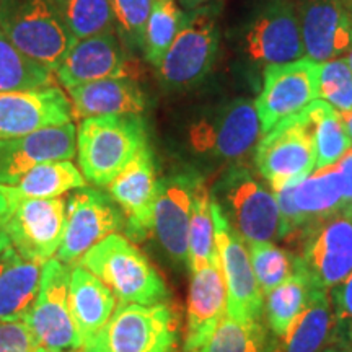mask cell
I'll list each match as a JSON object with an SVG mask.
<instances>
[{
  "label": "cell",
  "instance_id": "1",
  "mask_svg": "<svg viewBox=\"0 0 352 352\" xmlns=\"http://www.w3.org/2000/svg\"><path fill=\"white\" fill-rule=\"evenodd\" d=\"M78 264L98 277L122 305H157L168 298L160 272L121 233H113L88 250Z\"/></svg>",
  "mask_w": 352,
  "mask_h": 352
},
{
  "label": "cell",
  "instance_id": "43",
  "mask_svg": "<svg viewBox=\"0 0 352 352\" xmlns=\"http://www.w3.org/2000/svg\"><path fill=\"white\" fill-rule=\"evenodd\" d=\"M342 120H344L347 134H349V138L352 140V111L347 113V114H342Z\"/></svg>",
  "mask_w": 352,
  "mask_h": 352
},
{
  "label": "cell",
  "instance_id": "13",
  "mask_svg": "<svg viewBox=\"0 0 352 352\" xmlns=\"http://www.w3.org/2000/svg\"><path fill=\"white\" fill-rule=\"evenodd\" d=\"M7 232L13 248L34 263L44 264L54 258L64 236L65 199L7 197Z\"/></svg>",
  "mask_w": 352,
  "mask_h": 352
},
{
  "label": "cell",
  "instance_id": "23",
  "mask_svg": "<svg viewBox=\"0 0 352 352\" xmlns=\"http://www.w3.org/2000/svg\"><path fill=\"white\" fill-rule=\"evenodd\" d=\"M191 274L184 352L201 351L227 315V285L220 263L209 264Z\"/></svg>",
  "mask_w": 352,
  "mask_h": 352
},
{
  "label": "cell",
  "instance_id": "4",
  "mask_svg": "<svg viewBox=\"0 0 352 352\" xmlns=\"http://www.w3.org/2000/svg\"><path fill=\"white\" fill-rule=\"evenodd\" d=\"M178 316L168 303L116 307L80 352H175Z\"/></svg>",
  "mask_w": 352,
  "mask_h": 352
},
{
  "label": "cell",
  "instance_id": "40",
  "mask_svg": "<svg viewBox=\"0 0 352 352\" xmlns=\"http://www.w3.org/2000/svg\"><path fill=\"white\" fill-rule=\"evenodd\" d=\"M36 347L23 321H0V352H36Z\"/></svg>",
  "mask_w": 352,
  "mask_h": 352
},
{
  "label": "cell",
  "instance_id": "14",
  "mask_svg": "<svg viewBox=\"0 0 352 352\" xmlns=\"http://www.w3.org/2000/svg\"><path fill=\"white\" fill-rule=\"evenodd\" d=\"M318 98V64L308 57L287 64L267 65L256 107L266 134L280 121L296 116Z\"/></svg>",
  "mask_w": 352,
  "mask_h": 352
},
{
  "label": "cell",
  "instance_id": "26",
  "mask_svg": "<svg viewBox=\"0 0 352 352\" xmlns=\"http://www.w3.org/2000/svg\"><path fill=\"white\" fill-rule=\"evenodd\" d=\"M43 264L21 256L10 245L0 253V321H23L41 284Z\"/></svg>",
  "mask_w": 352,
  "mask_h": 352
},
{
  "label": "cell",
  "instance_id": "2",
  "mask_svg": "<svg viewBox=\"0 0 352 352\" xmlns=\"http://www.w3.org/2000/svg\"><path fill=\"white\" fill-rule=\"evenodd\" d=\"M145 144L140 116L87 118L77 129L78 168L87 183L108 188Z\"/></svg>",
  "mask_w": 352,
  "mask_h": 352
},
{
  "label": "cell",
  "instance_id": "46",
  "mask_svg": "<svg viewBox=\"0 0 352 352\" xmlns=\"http://www.w3.org/2000/svg\"><path fill=\"white\" fill-rule=\"evenodd\" d=\"M36 352H52V351H47V349H43V347H36Z\"/></svg>",
  "mask_w": 352,
  "mask_h": 352
},
{
  "label": "cell",
  "instance_id": "48",
  "mask_svg": "<svg viewBox=\"0 0 352 352\" xmlns=\"http://www.w3.org/2000/svg\"><path fill=\"white\" fill-rule=\"evenodd\" d=\"M0 2H2V0H0Z\"/></svg>",
  "mask_w": 352,
  "mask_h": 352
},
{
  "label": "cell",
  "instance_id": "20",
  "mask_svg": "<svg viewBox=\"0 0 352 352\" xmlns=\"http://www.w3.org/2000/svg\"><path fill=\"white\" fill-rule=\"evenodd\" d=\"M72 118V103L57 85L0 94V139L69 124Z\"/></svg>",
  "mask_w": 352,
  "mask_h": 352
},
{
  "label": "cell",
  "instance_id": "47",
  "mask_svg": "<svg viewBox=\"0 0 352 352\" xmlns=\"http://www.w3.org/2000/svg\"><path fill=\"white\" fill-rule=\"evenodd\" d=\"M197 352H201V351H197Z\"/></svg>",
  "mask_w": 352,
  "mask_h": 352
},
{
  "label": "cell",
  "instance_id": "21",
  "mask_svg": "<svg viewBox=\"0 0 352 352\" xmlns=\"http://www.w3.org/2000/svg\"><path fill=\"white\" fill-rule=\"evenodd\" d=\"M298 10L305 57L316 64L346 57L352 46V8L346 0H303Z\"/></svg>",
  "mask_w": 352,
  "mask_h": 352
},
{
  "label": "cell",
  "instance_id": "16",
  "mask_svg": "<svg viewBox=\"0 0 352 352\" xmlns=\"http://www.w3.org/2000/svg\"><path fill=\"white\" fill-rule=\"evenodd\" d=\"M158 178L147 144L126 168L108 184V195L124 215V230L131 241H144L153 232Z\"/></svg>",
  "mask_w": 352,
  "mask_h": 352
},
{
  "label": "cell",
  "instance_id": "19",
  "mask_svg": "<svg viewBox=\"0 0 352 352\" xmlns=\"http://www.w3.org/2000/svg\"><path fill=\"white\" fill-rule=\"evenodd\" d=\"M76 153L77 127L74 122L44 127L20 138L0 139V186H13L34 166L72 160Z\"/></svg>",
  "mask_w": 352,
  "mask_h": 352
},
{
  "label": "cell",
  "instance_id": "9",
  "mask_svg": "<svg viewBox=\"0 0 352 352\" xmlns=\"http://www.w3.org/2000/svg\"><path fill=\"white\" fill-rule=\"evenodd\" d=\"M223 214L246 243L271 241L279 235L280 212L276 196L246 166H233L220 179Z\"/></svg>",
  "mask_w": 352,
  "mask_h": 352
},
{
  "label": "cell",
  "instance_id": "32",
  "mask_svg": "<svg viewBox=\"0 0 352 352\" xmlns=\"http://www.w3.org/2000/svg\"><path fill=\"white\" fill-rule=\"evenodd\" d=\"M51 85H56L54 72L21 52L0 28V94Z\"/></svg>",
  "mask_w": 352,
  "mask_h": 352
},
{
  "label": "cell",
  "instance_id": "5",
  "mask_svg": "<svg viewBox=\"0 0 352 352\" xmlns=\"http://www.w3.org/2000/svg\"><path fill=\"white\" fill-rule=\"evenodd\" d=\"M261 134L254 101L236 98L201 114L189 126L188 144L206 160L235 162L258 145Z\"/></svg>",
  "mask_w": 352,
  "mask_h": 352
},
{
  "label": "cell",
  "instance_id": "37",
  "mask_svg": "<svg viewBox=\"0 0 352 352\" xmlns=\"http://www.w3.org/2000/svg\"><path fill=\"white\" fill-rule=\"evenodd\" d=\"M114 30L126 51H142L144 30L153 0H109Z\"/></svg>",
  "mask_w": 352,
  "mask_h": 352
},
{
  "label": "cell",
  "instance_id": "29",
  "mask_svg": "<svg viewBox=\"0 0 352 352\" xmlns=\"http://www.w3.org/2000/svg\"><path fill=\"white\" fill-rule=\"evenodd\" d=\"M314 287L315 285L311 284L300 259L296 258L292 274L274 290H271L264 300L267 324L274 336L283 338L287 333L290 324L307 307Z\"/></svg>",
  "mask_w": 352,
  "mask_h": 352
},
{
  "label": "cell",
  "instance_id": "31",
  "mask_svg": "<svg viewBox=\"0 0 352 352\" xmlns=\"http://www.w3.org/2000/svg\"><path fill=\"white\" fill-rule=\"evenodd\" d=\"M212 195L209 192L206 179L197 183L195 202H192L191 222L188 235V267L195 272L209 264H217L219 253L215 245L214 219H212Z\"/></svg>",
  "mask_w": 352,
  "mask_h": 352
},
{
  "label": "cell",
  "instance_id": "34",
  "mask_svg": "<svg viewBox=\"0 0 352 352\" xmlns=\"http://www.w3.org/2000/svg\"><path fill=\"white\" fill-rule=\"evenodd\" d=\"M201 352H272L263 321H239L226 315Z\"/></svg>",
  "mask_w": 352,
  "mask_h": 352
},
{
  "label": "cell",
  "instance_id": "15",
  "mask_svg": "<svg viewBox=\"0 0 352 352\" xmlns=\"http://www.w3.org/2000/svg\"><path fill=\"white\" fill-rule=\"evenodd\" d=\"M298 259L315 287L342 283L352 272V215L340 212L308 228Z\"/></svg>",
  "mask_w": 352,
  "mask_h": 352
},
{
  "label": "cell",
  "instance_id": "6",
  "mask_svg": "<svg viewBox=\"0 0 352 352\" xmlns=\"http://www.w3.org/2000/svg\"><path fill=\"white\" fill-rule=\"evenodd\" d=\"M315 164L314 124L305 109L266 132L254 153V165L272 192L302 182L314 171Z\"/></svg>",
  "mask_w": 352,
  "mask_h": 352
},
{
  "label": "cell",
  "instance_id": "30",
  "mask_svg": "<svg viewBox=\"0 0 352 352\" xmlns=\"http://www.w3.org/2000/svg\"><path fill=\"white\" fill-rule=\"evenodd\" d=\"M305 111L314 124L316 153L315 168L336 165L352 145L342 114L320 98L308 104Z\"/></svg>",
  "mask_w": 352,
  "mask_h": 352
},
{
  "label": "cell",
  "instance_id": "45",
  "mask_svg": "<svg viewBox=\"0 0 352 352\" xmlns=\"http://www.w3.org/2000/svg\"><path fill=\"white\" fill-rule=\"evenodd\" d=\"M346 60H347V64H349V67L352 69V46H351L349 52H347V54H346Z\"/></svg>",
  "mask_w": 352,
  "mask_h": 352
},
{
  "label": "cell",
  "instance_id": "11",
  "mask_svg": "<svg viewBox=\"0 0 352 352\" xmlns=\"http://www.w3.org/2000/svg\"><path fill=\"white\" fill-rule=\"evenodd\" d=\"M280 212L279 235L290 240L305 236L316 222L341 212L342 179L338 165L316 168L302 182L290 183L274 192Z\"/></svg>",
  "mask_w": 352,
  "mask_h": 352
},
{
  "label": "cell",
  "instance_id": "7",
  "mask_svg": "<svg viewBox=\"0 0 352 352\" xmlns=\"http://www.w3.org/2000/svg\"><path fill=\"white\" fill-rule=\"evenodd\" d=\"M70 267L57 258L43 264L39 292L23 320L36 346L52 352H80L83 347L69 308Z\"/></svg>",
  "mask_w": 352,
  "mask_h": 352
},
{
  "label": "cell",
  "instance_id": "17",
  "mask_svg": "<svg viewBox=\"0 0 352 352\" xmlns=\"http://www.w3.org/2000/svg\"><path fill=\"white\" fill-rule=\"evenodd\" d=\"M245 51L250 59L266 67L305 57L296 7L287 0L267 3L246 30Z\"/></svg>",
  "mask_w": 352,
  "mask_h": 352
},
{
  "label": "cell",
  "instance_id": "25",
  "mask_svg": "<svg viewBox=\"0 0 352 352\" xmlns=\"http://www.w3.org/2000/svg\"><path fill=\"white\" fill-rule=\"evenodd\" d=\"M116 303L111 290L87 267L82 264L70 267L69 308L83 346L94 340L95 334L111 318Z\"/></svg>",
  "mask_w": 352,
  "mask_h": 352
},
{
  "label": "cell",
  "instance_id": "28",
  "mask_svg": "<svg viewBox=\"0 0 352 352\" xmlns=\"http://www.w3.org/2000/svg\"><path fill=\"white\" fill-rule=\"evenodd\" d=\"M331 328V300L327 290L314 287L307 307L283 336V344L272 347V352H320Z\"/></svg>",
  "mask_w": 352,
  "mask_h": 352
},
{
  "label": "cell",
  "instance_id": "3",
  "mask_svg": "<svg viewBox=\"0 0 352 352\" xmlns=\"http://www.w3.org/2000/svg\"><path fill=\"white\" fill-rule=\"evenodd\" d=\"M0 28L21 52L52 72L77 41L54 0H2Z\"/></svg>",
  "mask_w": 352,
  "mask_h": 352
},
{
  "label": "cell",
  "instance_id": "24",
  "mask_svg": "<svg viewBox=\"0 0 352 352\" xmlns=\"http://www.w3.org/2000/svg\"><path fill=\"white\" fill-rule=\"evenodd\" d=\"M74 116H140L147 109V98L134 77H109L83 83L67 90Z\"/></svg>",
  "mask_w": 352,
  "mask_h": 352
},
{
  "label": "cell",
  "instance_id": "27",
  "mask_svg": "<svg viewBox=\"0 0 352 352\" xmlns=\"http://www.w3.org/2000/svg\"><path fill=\"white\" fill-rule=\"evenodd\" d=\"M85 186L87 179L80 168L70 160H59L34 166L13 186H0V191L7 197L54 199Z\"/></svg>",
  "mask_w": 352,
  "mask_h": 352
},
{
  "label": "cell",
  "instance_id": "18",
  "mask_svg": "<svg viewBox=\"0 0 352 352\" xmlns=\"http://www.w3.org/2000/svg\"><path fill=\"white\" fill-rule=\"evenodd\" d=\"M201 178L196 171H176L158 179L153 233L171 259L179 264H188L189 222Z\"/></svg>",
  "mask_w": 352,
  "mask_h": 352
},
{
  "label": "cell",
  "instance_id": "22",
  "mask_svg": "<svg viewBox=\"0 0 352 352\" xmlns=\"http://www.w3.org/2000/svg\"><path fill=\"white\" fill-rule=\"evenodd\" d=\"M54 76L65 90L109 77H132L129 59L116 32L78 39Z\"/></svg>",
  "mask_w": 352,
  "mask_h": 352
},
{
  "label": "cell",
  "instance_id": "10",
  "mask_svg": "<svg viewBox=\"0 0 352 352\" xmlns=\"http://www.w3.org/2000/svg\"><path fill=\"white\" fill-rule=\"evenodd\" d=\"M210 209L219 261L227 285V315L239 321L263 320L264 294L254 276L248 245L230 226L214 197Z\"/></svg>",
  "mask_w": 352,
  "mask_h": 352
},
{
  "label": "cell",
  "instance_id": "8",
  "mask_svg": "<svg viewBox=\"0 0 352 352\" xmlns=\"http://www.w3.org/2000/svg\"><path fill=\"white\" fill-rule=\"evenodd\" d=\"M217 51L219 26L212 8L186 15L183 28L157 67L162 85L171 91L199 85L212 69Z\"/></svg>",
  "mask_w": 352,
  "mask_h": 352
},
{
  "label": "cell",
  "instance_id": "12",
  "mask_svg": "<svg viewBox=\"0 0 352 352\" xmlns=\"http://www.w3.org/2000/svg\"><path fill=\"white\" fill-rule=\"evenodd\" d=\"M124 228V215L98 188H80L65 199V227L56 258L74 266L88 250Z\"/></svg>",
  "mask_w": 352,
  "mask_h": 352
},
{
  "label": "cell",
  "instance_id": "33",
  "mask_svg": "<svg viewBox=\"0 0 352 352\" xmlns=\"http://www.w3.org/2000/svg\"><path fill=\"white\" fill-rule=\"evenodd\" d=\"M186 15L178 7L176 0H153L147 25L144 30L142 52L145 60L158 67L166 51L183 28Z\"/></svg>",
  "mask_w": 352,
  "mask_h": 352
},
{
  "label": "cell",
  "instance_id": "44",
  "mask_svg": "<svg viewBox=\"0 0 352 352\" xmlns=\"http://www.w3.org/2000/svg\"><path fill=\"white\" fill-rule=\"evenodd\" d=\"M182 2L188 3V6H199V3L208 2V0H182Z\"/></svg>",
  "mask_w": 352,
  "mask_h": 352
},
{
  "label": "cell",
  "instance_id": "35",
  "mask_svg": "<svg viewBox=\"0 0 352 352\" xmlns=\"http://www.w3.org/2000/svg\"><path fill=\"white\" fill-rule=\"evenodd\" d=\"M54 3L77 41L116 32L109 0H54Z\"/></svg>",
  "mask_w": 352,
  "mask_h": 352
},
{
  "label": "cell",
  "instance_id": "38",
  "mask_svg": "<svg viewBox=\"0 0 352 352\" xmlns=\"http://www.w3.org/2000/svg\"><path fill=\"white\" fill-rule=\"evenodd\" d=\"M318 98L341 114L352 111V69L346 57L318 64Z\"/></svg>",
  "mask_w": 352,
  "mask_h": 352
},
{
  "label": "cell",
  "instance_id": "41",
  "mask_svg": "<svg viewBox=\"0 0 352 352\" xmlns=\"http://www.w3.org/2000/svg\"><path fill=\"white\" fill-rule=\"evenodd\" d=\"M342 179V209L341 214L352 215V145L338 162Z\"/></svg>",
  "mask_w": 352,
  "mask_h": 352
},
{
  "label": "cell",
  "instance_id": "39",
  "mask_svg": "<svg viewBox=\"0 0 352 352\" xmlns=\"http://www.w3.org/2000/svg\"><path fill=\"white\" fill-rule=\"evenodd\" d=\"M333 298V324L341 333L342 340L352 341V272L342 283L334 285Z\"/></svg>",
  "mask_w": 352,
  "mask_h": 352
},
{
  "label": "cell",
  "instance_id": "36",
  "mask_svg": "<svg viewBox=\"0 0 352 352\" xmlns=\"http://www.w3.org/2000/svg\"><path fill=\"white\" fill-rule=\"evenodd\" d=\"M250 258L253 271L264 296L283 284L292 274L294 261L283 248L271 241H250Z\"/></svg>",
  "mask_w": 352,
  "mask_h": 352
},
{
  "label": "cell",
  "instance_id": "42",
  "mask_svg": "<svg viewBox=\"0 0 352 352\" xmlns=\"http://www.w3.org/2000/svg\"><path fill=\"white\" fill-rule=\"evenodd\" d=\"M7 217H8V201L0 191V253L10 246V236L7 232Z\"/></svg>",
  "mask_w": 352,
  "mask_h": 352
}]
</instances>
